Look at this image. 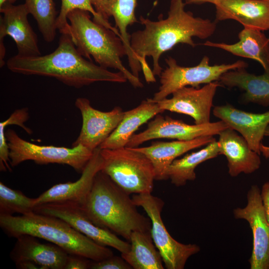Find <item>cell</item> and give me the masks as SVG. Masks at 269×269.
I'll use <instances>...</instances> for the list:
<instances>
[{
	"label": "cell",
	"mask_w": 269,
	"mask_h": 269,
	"mask_svg": "<svg viewBox=\"0 0 269 269\" xmlns=\"http://www.w3.org/2000/svg\"><path fill=\"white\" fill-rule=\"evenodd\" d=\"M185 5L184 0H171L167 18L157 21L140 15L139 22L143 29L131 34V48L135 58L140 63L151 57L154 76H159L162 71L159 59L164 52L179 43L194 47V37L205 39L216 30V22L195 17L185 11Z\"/></svg>",
	"instance_id": "6da1fadb"
},
{
	"label": "cell",
	"mask_w": 269,
	"mask_h": 269,
	"mask_svg": "<svg viewBox=\"0 0 269 269\" xmlns=\"http://www.w3.org/2000/svg\"><path fill=\"white\" fill-rule=\"evenodd\" d=\"M84 57L70 37L61 34L53 52L34 57L16 55L7 60L6 66L14 73L52 77L76 88L99 82L123 83L128 81L122 72L110 71Z\"/></svg>",
	"instance_id": "7a4b0ae2"
},
{
	"label": "cell",
	"mask_w": 269,
	"mask_h": 269,
	"mask_svg": "<svg viewBox=\"0 0 269 269\" xmlns=\"http://www.w3.org/2000/svg\"><path fill=\"white\" fill-rule=\"evenodd\" d=\"M129 195L101 170L82 207L95 225L129 242L133 232L150 231L151 228L149 218L138 212Z\"/></svg>",
	"instance_id": "3957f363"
},
{
	"label": "cell",
	"mask_w": 269,
	"mask_h": 269,
	"mask_svg": "<svg viewBox=\"0 0 269 269\" xmlns=\"http://www.w3.org/2000/svg\"><path fill=\"white\" fill-rule=\"evenodd\" d=\"M0 227L9 237L29 235L46 240L69 255L99 261L113 255L111 249L80 233L63 220L34 211L20 216H0Z\"/></svg>",
	"instance_id": "277c9868"
},
{
	"label": "cell",
	"mask_w": 269,
	"mask_h": 269,
	"mask_svg": "<svg viewBox=\"0 0 269 269\" xmlns=\"http://www.w3.org/2000/svg\"><path fill=\"white\" fill-rule=\"evenodd\" d=\"M89 13L79 9L70 11L67 16L69 26L62 34L70 37L83 57L90 61L92 57L105 68L118 70L134 88L143 87L139 78L123 64L121 58L127 52L122 39L112 30L92 20Z\"/></svg>",
	"instance_id": "5b68a950"
},
{
	"label": "cell",
	"mask_w": 269,
	"mask_h": 269,
	"mask_svg": "<svg viewBox=\"0 0 269 269\" xmlns=\"http://www.w3.org/2000/svg\"><path fill=\"white\" fill-rule=\"evenodd\" d=\"M101 154L102 171L126 193H151L155 174L151 161L145 154L127 147L101 149Z\"/></svg>",
	"instance_id": "8992f818"
},
{
	"label": "cell",
	"mask_w": 269,
	"mask_h": 269,
	"mask_svg": "<svg viewBox=\"0 0 269 269\" xmlns=\"http://www.w3.org/2000/svg\"><path fill=\"white\" fill-rule=\"evenodd\" d=\"M0 135L6 137L11 167L24 161L32 160L39 164H66L77 172L82 173L94 150L82 145L69 148L36 144L22 138L10 129L0 131Z\"/></svg>",
	"instance_id": "52a82bcc"
},
{
	"label": "cell",
	"mask_w": 269,
	"mask_h": 269,
	"mask_svg": "<svg viewBox=\"0 0 269 269\" xmlns=\"http://www.w3.org/2000/svg\"><path fill=\"white\" fill-rule=\"evenodd\" d=\"M165 60L167 67L159 76L160 85L152 98L155 102L167 98L176 90L184 87L200 88L201 84L218 81L224 73L246 68L248 65L242 60L231 64L210 65L209 58L207 56H204L198 65L192 67L179 65L176 60L171 57H168Z\"/></svg>",
	"instance_id": "ba28073f"
},
{
	"label": "cell",
	"mask_w": 269,
	"mask_h": 269,
	"mask_svg": "<svg viewBox=\"0 0 269 269\" xmlns=\"http://www.w3.org/2000/svg\"><path fill=\"white\" fill-rule=\"evenodd\" d=\"M132 199L142 207L151 220L150 233L167 269H183L187 260L200 251L196 244H184L173 238L165 227L161 217L164 203L151 193L134 194Z\"/></svg>",
	"instance_id": "9c48e42d"
},
{
	"label": "cell",
	"mask_w": 269,
	"mask_h": 269,
	"mask_svg": "<svg viewBox=\"0 0 269 269\" xmlns=\"http://www.w3.org/2000/svg\"><path fill=\"white\" fill-rule=\"evenodd\" d=\"M34 211L60 218L96 243L112 247L121 254L130 250V242L121 240L115 233L95 225L78 204L70 202L48 203L36 206Z\"/></svg>",
	"instance_id": "30bf717a"
},
{
	"label": "cell",
	"mask_w": 269,
	"mask_h": 269,
	"mask_svg": "<svg viewBox=\"0 0 269 269\" xmlns=\"http://www.w3.org/2000/svg\"><path fill=\"white\" fill-rule=\"evenodd\" d=\"M229 128L223 121L201 125H189L182 121L159 114L148 124L144 131L134 134L127 147H136L143 142L156 138H170L179 140H190L204 136H213Z\"/></svg>",
	"instance_id": "8fae6325"
},
{
	"label": "cell",
	"mask_w": 269,
	"mask_h": 269,
	"mask_svg": "<svg viewBox=\"0 0 269 269\" xmlns=\"http://www.w3.org/2000/svg\"><path fill=\"white\" fill-rule=\"evenodd\" d=\"M247 205L234 211L236 219L246 220L253 233V250L249 260L251 269H269V223L261 197V190L253 185L247 194Z\"/></svg>",
	"instance_id": "7c38bea8"
},
{
	"label": "cell",
	"mask_w": 269,
	"mask_h": 269,
	"mask_svg": "<svg viewBox=\"0 0 269 269\" xmlns=\"http://www.w3.org/2000/svg\"><path fill=\"white\" fill-rule=\"evenodd\" d=\"M3 16L0 19V65L5 64V48L3 39L8 35L15 41L17 55L34 57L41 55L37 36L27 19L29 13L25 4H6L0 7Z\"/></svg>",
	"instance_id": "4fadbf2b"
},
{
	"label": "cell",
	"mask_w": 269,
	"mask_h": 269,
	"mask_svg": "<svg viewBox=\"0 0 269 269\" xmlns=\"http://www.w3.org/2000/svg\"><path fill=\"white\" fill-rule=\"evenodd\" d=\"M75 105L80 112L82 125L72 146L82 145L92 150L100 147L116 129L124 116V112L120 107L102 112L92 107L90 101L85 98H77Z\"/></svg>",
	"instance_id": "5bb4252c"
},
{
	"label": "cell",
	"mask_w": 269,
	"mask_h": 269,
	"mask_svg": "<svg viewBox=\"0 0 269 269\" xmlns=\"http://www.w3.org/2000/svg\"><path fill=\"white\" fill-rule=\"evenodd\" d=\"M220 86L222 85L217 81L201 88L184 87L173 92L171 98H166L157 102L164 111L189 116L196 125L208 124L210 122L213 98Z\"/></svg>",
	"instance_id": "9a60e30c"
},
{
	"label": "cell",
	"mask_w": 269,
	"mask_h": 269,
	"mask_svg": "<svg viewBox=\"0 0 269 269\" xmlns=\"http://www.w3.org/2000/svg\"><path fill=\"white\" fill-rule=\"evenodd\" d=\"M103 160L99 147L94 150L80 177L74 182L55 184L35 198L36 206L52 202H70L83 206L96 174L102 170Z\"/></svg>",
	"instance_id": "2e32d148"
},
{
	"label": "cell",
	"mask_w": 269,
	"mask_h": 269,
	"mask_svg": "<svg viewBox=\"0 0 269 269\" xmlns=\"http://www.w3.org/2000/svg\"><path fill=\"white\" fill-rule=\"evenodd\" d=\"M213 114L229 128L239 132L251 148L261 154L260 144L269 125V111L264 113H253L226 104L214 107Z\"/></svg>",
	"instance_id": "e0dca14e"
},
{
	"label": "cell",
	"mask_w": 269,
	"mask_h": 269,
	"mask_svg": "<svg viewBox=\"0 0 269 269\" xmlns=\"http://www.w3.org/2000/svg\"><path fill=\"white\" fill-rule=\"evenodd\" d=\"M36 237L22 235L16 241L10 253L15 264L30 261L42 269H64L69 254L55 244H44Z\"/></svg>",
	"instance_id": "ac0fdd59"
},
{
	"label": "cell",
	"mask_w": 269,
	"mask_h": 269,
	"mask_svg": "<svg viewBox=\"0 0 269 269\" xmlns=\"http://www.w3.org/2000/svg\"><path fill=\"white\" fill-rule=\"evenodd\" d=\"M219 135L217 143L219 153L227 159L230 176L236 177L242 172L250 174L260 168V154L252 150L244 137L236 131L228 128Z\"/></svg>",
	"instance_id": "d6986e66"
},
{
	"label": "cell",
	"mask_w": 269,
	"mask_h": 269,
	"mask_svg": "<svg viewBox=\"0 0 269 269\" xmlns=\"http://www.w3.org/2000/svg\"><path fill=\"white\" fill-rule=\"evenodd\" d=\"M214 5L217 20L233 19L244 27L269 29V0H218Z\"/></svg>",
	"instance_id": "ffe728a7"
},
{
	"label": "cell",
	"mask_w": 269,
	"mask_h": 269,
	"mask_svg": "<svg viewBox=\"0 0 269 269\" xmlns=\"http://www.w3.org/2000/svg\"><path fill=\"white\" fill-rule=\"evenodd\" d=\"M215 140L213 136H204L190 140L157 141L148 146L132 148L143 153L150 160L154 169L155 180H163L168 179L167 169L178 157Z\"/></svg>",
	"instance_id": "44dd1931"
},
{
	"label": "cell",
	"mask_w": 269,
	"mask_h": 269,
	"mask_svg": "<svg viewBox=\"0 0 269 269\" xmlns=\"http://www.w3.org/2000/svg\"><path fill=\"white\" fill-rule=\"evenodd\" d=\"M164 111L152 98L142 101L136 107L124 112L121 122L101 144V149H117L126 146L134 132L143 124Z\"/></svg>",
	"instance_id": "7402d4cb"
},
{
	"label": "cell",
	"mask_w": 269,
	"mask_h": 269,
	"mask_svg": "<svg viewBox=\"0 0 269 269\" xmlns=\"http://www.w3.org/2000/svg\"><path fill=\"white\" fill-rule=\"evenodd\" d=\"M238 37L239 41L234 44L207 40L203 45L256 60L261 64L265 72L269 73V37L266 36L263 31L249 27H244L239 33Z\"/></svg>",
	"instance_id": "603a6c76"
},
{
	"label": "cell",
	"mask_w": 269,
	"mask_h": 269,
	"mask_svg": "<svg viewBox=\"0 0 269 269\" xmlns=\"http://www.w3.org/2000/svg\"><path fill=\"white\" fill-rule=\"evenodd\" d=\"M218 81L222 86L237 87L244 91L242 100L245 103L269 106V73L256 75L243 68L224 73Z\"/></svg>",
	"instance_id": "cb8c5ba5"
},
{
	"label": "cell",
	"mask_w": 269,
	"mask_h": 269,
	"mask_svg": "<svg viewBox=\"0 0 269 269\" xmlns=\"http://www.w3.org/2000/svg\"><path fill=\"white\" fill-rule=\"evenodd\" d=\"M128 252L121 257L134 269H163V260L155 247L150 231H134L129 241Z\"/></svg>",
	"instance_id": "d4e9b609"
},
{
	"label": "cell",
	"mask_w": 269,
	"mask_h": 269,
	"mask_svg": "<svg viewBox=\"0 0 269 269\" xmlns=\"http://www.w3.org/2000/svg\"><path fill=\"white\" fill-rule=\"evenodd\" d=\"M137 2V0H111L109 12L110 17H114L115 27L118 30L126 47L131 72L139 78L141 67L131 49L130 41L131 35L127 31L129 26L138 22L135 12Z\"/></svg>",
	"instance_id": "484cf974"
},
{
	"label": "cell",
	"mask_w": 269,
	"mask_h": 269,
	"mask_svg": "<svg viewBox=\"0 0 269 269\" xmlns=\"http://www.w3.org/2000/svg\"><path fill=\"white\" fill-rule=\"evenodd\" d=\"M220 154L217 141L215 140L203 148L175 159L169 166L166 175L172 184L179 187L188 181L196 179L195 170L202 162L214 158Z\"/></svg>",
	"instance_id": "4316f807"
},
{
	"label": "cell",
	"mask_w": 269,
	"mask_h": 269,
	"mask_svg": "<svg viewBox=\"0 0 269 269\" xmlns=\"http://www.w3.org/2000/svg\"><path fill=\"white\" fill-rule=\"evenodd\" d=\"M35 18L44 39L51 42L56 36L57 11L53 0H25L24 3Z\"/></svg>",
	"instance_id": "83f0119b"
},
{
	"label": "cell",
	"mask_w": 269,
	"mask_h": 269,
	"mask_svg": "<svg viewBox=\"0 0 269 269\" xmlns=\"http://www.w3.org/2000/svg\"><path fill=\"white\" fill-rule=\"evenodd\" d=\"M35 207V198H29L0 182V216L24 215L34 211Z\"/></svg>",
	"instance_id": "f1b7e54d"
},
{
	"label": "cell",
	"mask_w": 269,
	"mask_h": 269,
	"mask_svg": "<svg viewBox=\"0 0 269 269\" xmlns=\"http://www.w3.org/2000/svg\"><path fill=\"white\" fill-rule=\"evenodd\" d=\"M61 2L60 11L56 20V27L61 34L64 33L69 26L68 13L74 9H79L90 12L93 16L94 21L112 30L121 38L118 30L112 26L108 20L96 11L90 0H61Z\"/></svg>",
	"instance_id": "f546056e"
},
{
	"label": "cell",
	"mask_w": 269,
	"mask_h": 269,
	"mask_svg": "<svg viewBox=\"0 0 269 269\" xmlns=\"http://www.w3.org/2000/svg\"><path fill=\"white\" fill-rule=\"evenodd\" d=\"M92 269H131V266L121 257L112 256L104 260L94 261L90 264Z\"/></svg>",
	"instance_id": "4dcf8cb0"
},
{
	"label": "cell",
	"mask_w": 269,
	"mask_h": 269,
	"mask_svg": "<svg viewBox=\"0 0 269 269\" xmlns=\"http://www.w3.org/2000/svg\"><path fill=\"white\" fill-rule=\"evenodd\" d=\"M89 259L78 255H68L64 269H89L90 262Z\"/></svg>",
	"instance_id": "1f68e13d"
},
{
	"label": "cell",
	"mask_w": 269,
	"mask_h": 269,
	"mask_svg": "<svg viewBox=\"0 0 269 269\" xmlns=\"http://www.w3.org/2000/svg\"><path fill=\"white\" fill-rule=\"evenodd\" d=\"M111 0H90L96 11L105 19L108 20L110 17L109 12V4Z\"/></svg>",
	"instance_id": "d6a6232c"
},
{
	"label": "cell",
	"mask_w": 269,
	"mask_h": 269,
	"mask_svg": "<svg viewBox=\"0 0 269 269\" xmlns=\"http://www.w3.org/2000/svg\"><path fill=\"white\" fill-rule=\"evenodd\" d=\"M261 197L267 219L269 223V182L264 184L261 191Z\"/></svg>",
	"instance_id": "836d02e7"
},
{
	"label": "cell",
	"mask_w": 269,
	"mask_h": 269,
	"mask_svg": "<svg viewBox=\"0 0 269 269\" xmlns=\"http://www.w3.org/2000/svg\"><path fill=\"white\" fill-rule=\"evenodd\" d=\"M16 268L21 269H42L41 267L30 261H23L15 264Z\"/></svg>",
	"instance_id": "e575fe53"
},
{
	"label": "cell",
	"mask_w": 269,
	"mask_h": 269,
	"mask_svg": "<svg viewBox=\"0 0 269 269\" xmlns=\"http://www.w3.org/2000/svg\"><path fill=\"white\" fill-rule=\"evenodd\" d=\"M265 136H269V125L267 127L265 133ZM260 149L261 153H263V155L267 159H269V146H265L263 143H261Z\"/></svg>",
	"instance_id": "d590c367"
},
{
	"label": "cell",
	"mask_w": 269,
	"mask_h": 269,
	"mask_svg": "<svg viewBox=\"0 0 269 269\" xmlns=\"http://www.w3.org/2000/svg\"><path fill=\"white\" fill-rule=\"evenodd\" d=\"M186 4H200L204 3H211L215 4L218 0H184Z\"/></svg>",
	"instance_id": "8d00e7d4"
},
{
	"label": "cell",
	"mask_w": 269,
	"mask_h": 269,
	"mask_svg": "<svg viewBox=\"0 0 269 269\" xmlns=\"http://www.w3.org/2000/svg\"><path fill=\"white\" fill-rule=\"evenodd\" d=\"M16 0H0V7L6 4H13Z\"/></svg>",
	"instance_id": "74e56055"
}]
</instances>
